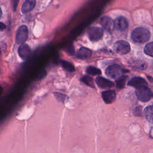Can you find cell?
Listing matches in <instances>:
<instances>
[{
    "instance_id": "2",
    "label": "cell",
    "mask_w": 153,
    "mask_h": 153,
    "mask_svg": "<svg viewBox=\"0 0 153 153\" xmlns=\"http://www.w3.org/2000/svg\"><path fill=\"white\" fill-rule=\"evenodd\" d=\"M125 72H127V71L117 64L109 66L105 71L106 75L112 79H118Z\"/></svg>"
},
{
    "instance_id": "7",
    "label": "cell",
    "mask_w": 153,
    "mask_h": 153,
    "mask_svg": "<svg viewBox=\"0 0 153 153\" xmlns=\"http://www.w3.org/2000/svg\"><path fill=\"white\" fill-rule=\"evenodd\" d=\"M100 23L103 28L107 32H111L115 29L114 21H113L111 17L107 16L102 17L100 19Z\"/></svg>"
},
{
    "instance_id": "11",
    "label": "cell",
    "mask_w": 153,
    "mask_h": 153,
    "mask_svg": "<svg viewBox=\"0 0 153 153\" xmlns=\"http://www.w3.org/2000/svg\"><path fill=\"white\" fill-rule=\"evenodd\" d=\"M96 82L98 87L101 88H111L114 86L113 82L102 76H97L96 79Z\"/></svg>"
},
{
    "instance_id": "1",
    "label": "cell",
    "mask_w": 153,
    "mask_h": 153,
    "mask_svg": "<svg viewBox=\"0 0 153 153\" xmlns=\"http://www.w3.org/2000/svg\"><path fill=\"white\" fill-rule=\"evenodd\" d=\"M151 33L149 31L142 27L134 29L131 35V39L133 41L137 43H144L150 38Z\"/></svg>"
},
{
    "instance_id": "12",
    "label": "cell",
    "mask_w": 153,
    "mask_h": 153,
    "mask_svg": "<svg viewBox=\"0 0 153 153\" xmlns=\"http://www.w3.org/2000/svg\"><path fill=\"white\" fill-rule=\"evenodd\" d=\"M18 53L22 59L26 60L30 56L31 54V50L28 45L23 44L19 47L18 49Z\"/></svg>"
},
{
    "instance_id": "5",
    "label": "cell",
    "mask_w": 153,
    "mask_h": 153,
    "mask_svg": "<svg viewBox=\"0 0 153 153\" xmlns=\"http://www.w3.org/2000/svg\"><path fill=\"white\" fill-rule=\"evenodd\" d=\"M136 94L138 99L143 102L149 101L152 96L151 90L147 86L136 89Z\"/></svg>"
},
{
    "instance_id": "6",
    "label": "cell",
    "mask_w": 153,
    "mask_h": 153,
    "mask_svg": "<svg viewBox=\"0 0 153 153\" xmlns=\"http://www.w3.org/2000/svg\"><path fill=\"white\" fill-rule=\"evenodd\" d=\"M28 37V29L26 26L22 25L17 30L16 41L18 44H23Z\"/></svg>"
},
{
    "instance_id": "9",
    "label": "cell",
    "mask_w": 153,
    "mask_h": 153,
    "mask_svg": "<svg viewBox=\"0 0 153 153\" xmlns=\"http://www.w3.org/2000/svg\"><path fill=\"white\" fill-rule=\"evenodd\" d=\"M128 85L133 87L136 88V89L143 87H146L148 85V84L146 81L142 78L141 77H133L131 78L128 82H127Z\"/></svg>"
},
{
    "instance_id": "17",
    "label": "cell",
    "mask_w": 153,
    "mask_h": 153,
    "mask_svg": "<svg viewBox=\"0 0 153 153\" xmlns=\"http://www.w3.org/2000/svg\"><path fill=\"white\" fill-rule=\"evenodd\" d=\"M86 71H87V74H88L89 75H92V76L99 75L102 73L101 71L99 68H96V67L93 66H88L86 69Z\"/></svg>"
},
{
    "instance_id": "25",
    "label": "cell",
    "mask_w": 153,
    "mask_h": 153,
    "mask_svg": "<svg viewBox=\"0 0 153 153\" xmlns=\"http://www.w3.org/2000/svg\"><path fill=\"white\" fill-rule=\"evenodd\" d=\"M152 96H153V94H152Z\"/></svg>"
},
{
    "instance_id": "14",
    "label": "cell",
    "mask_w": 153,
    "mask_h": 153,
    "mask_svg": "<svg viewBox=\"0 0 153 153\" xmlns=\"http://www.w3.org/2000/svg\"><path fill=\"white\" fill-rule=\"evenodd\" d=\"M36 1L35 0H26L22 6V12L23 13H27L32 11L35 7Z\"/></svg>"
},
{
    "instance_id": "22",
    "label": "cell",
    "mask_w": 153,
    "mask_h": 153,
    "mask_svg": "<svg viewBox=\"0 0 153 153\" xmlns=\"http://www.w3.org/2000/svg\"><path fill=\"white\" fill-rule=\"evenodd\" d=\"M134 113L136 115H140L142 114V107L137 106L134 110Z\"/></svg>"
},
{
    "instance_id": "16",
    "label": "cell",
    "mask_w": 153,
    "mask_h": 153,
    "mask_svg": "<svg viewBox=\"0 0 153 153\" xmlns=\"http://www.w3.org/2000/svg\"><path fill=\"white\" fill-rule=\"evenodd\" d=\"M60 63L62 68L66 71L68 72H74L75 71V67L73 64L68 61L61 60L60 61Z\"/></svg>"
},
{
    "instance_id": "19",
    "label": "cell",
    "mask_w": 153,
    "mask_h": 153,
    "mask_svg": "<svg viewBox=\"0 0 153 153\" xmlns=\"http://www.w3.org/2000/svg\"><path fill=\"white\" fill-rule=\"evenodd\" d=\"M81 81L84 82L85 84L87 85L89 87L92 88H94V84L93 82V79L91 76H84L81 78Z\"/></svg>"
},
{
    "instance_id": "21",
    "label": "cell",
    "mask_w": 153,
    "mask_h": 153,
    "mask_svg": "<svg viewBox=\"0 0 153 153\" xmlns=\"http://www.w3.org/2000/svg\"><path fill=\"white\" fill-rule=\"evenodd\" d=\"M56 99L59 101H60L61 102H64L65 100L68 98V96L66 94L60 93H57V92H54L53 93Z\"/></svg>"
},
{
    "instance_id": "4",
    "label": "cell",
    "mask_w": 153,
    "mask_h": 153,
    "mask_svg": "<svg viewBox=\"0 0 153 153\" xmlns=\"http://www.w3.org/2000/svg\"><path fill=\"white\" fill-rule=\"evenodd\" d=\"M113 48L118 54H126L130 52V45L128 42L124 40H120L114 44Z\"/></svg>"
},
{
    "instance_id": "8",
    "label": "cell",
    "mask_w": 153,
    "mask_h": 153,
    "mask_svg": "<svg viewBox=\"0 0 153 153\" xmlns=\"http://www.w3.org/2000/svg\"><path fill=\"white\" fill-rule=\"evenodd\" d=\"M114 25L115 29L118 30L124 31L128 28V23L124 17L120 16L114 20Z\"/></svg>"
},
{
    "instance_id": "24",
    "label": "cell",
    "mask_w": 153,
    "mask_h": 153,
    "mask_svg": "<svg viewBox=\"0 0 153 153\" xmlns=\"http://www.w3.org/2000/svg\"><path fill=\"white\" fill-rule=\"evenodd\" d=\"M152 68H153V63H152Z\"/></svg>"
},
{
    "instance_id": "23",
    "label": "cell",
    "mask_w": 153,
    "mask_h": 153,
    "mask_svg": "<svg viewBox=\"0 0 153 153\" xmlns=\"http://www.w3.org/2000/svg\"><path fill=\"white\" fill-rule=\"evenodd\" d=\"M5 28V25L3 23H1V25H0V29H1V30H3Z\"/></svg>"
},
{
    "instance_id": "15",
    "label": "cell",
    "mask_w": 153,
    "mask_h": 153,
    "mask_svg": "<svg viewBox=\"0 0 153 153\" xmlns=\"http://www.w3.org/2000/svg\"><path fill=\"white\" fill-rule=\"evenodd\" d=\"M144 115L146 120L153 124V105L148 106L145 109Z\"/></svg>"
},
{
    "instance_id": "18",
    "label": "cell",
    "mask_w": 153,
    "mask_h": 153,
    "mask_svg": "<svg viewBox=\"0 0 153 153\" xmlns=\"http://www.w3.org/2000/svg\"><path fill=\"white\" fill-rule=\"evenodd\" d=\"M127 76L126 75H123L120 78H118L116 81L117 87L119 89H121L124 88L126 82L127 81Z\"/></svg>"
},
{
    "instance_id": "3",
    "label": "cell",
    "mask_w": 153,
    "mask_h": 153,
    "mask_svg": "<svg viewBox=\"0 0 153 153\" xmlns=\"http://www.w3.org/2000/svg\"><path fill=\"white\" fill-rule=\"evenodd\" d=\"M87 35L90 41L95 42L100 40L103 35V30L98 26H91L87 30Z\"/></svg>"
},
{
    "instance_id": "20",
    "label": "cell",
    "mask_w": 153,
    "mask_h": 153,
    "mask_svg": "<svg viewBox=\"0 0 153 153\" xmlns=\"http://www.w3.org/2000/svg\"><path fill=\"white\" fill-rule=\"evenodd\" d=\"M144 51L147 55L153 57V42L148 43L144 48Z\"/></svg>"
},
{
    "instance_id": "10",
    "label": "cell",
    "mask_w": 153,
    "mask_h": 153,
    "mask_svg": "<svg viewBox=\"0 0 153 153\" xmlns=\"http://www.w3.org/2000/svg\"><path fill=\"white\" fill-rule=\"evenodd\" d=\"M102 97L106 104L112 103L116 98V93L114 90H109L106 91H104L102 93Z\"/></svg>"
},
{
    "instance_id": "13",
    "label": "cell",
    "mask_w": 153,
    "mask_h": 153,
    "mask_svg": "<svg viewBox=\"0 0 153 153\" xmlns=\"http://www.w3.org/2000/svg\"><path fill=\"white\" fill-rule=\"evenodd\" d=\"M92 55V51L88 48L82 47L78 50L76 56L79 59H86L90 57Z\"/></svg>"
}]
</instances>
